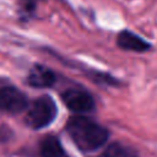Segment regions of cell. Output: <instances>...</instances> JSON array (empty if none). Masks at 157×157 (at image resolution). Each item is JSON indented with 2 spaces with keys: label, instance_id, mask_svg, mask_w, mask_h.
I'll list each match as a JSON object with an SVG mask.
<instances>
[{
  "label": "cell",
  "instance_id": "obj_8",
  "mask_svg": "<svg viewBox=\"0 0 157 157\" xmlns=\"http://www.w3.org/2000/svg\"><path fill=\"white\" fill-rule=\"evenodd\" d=\"M101 157H128V155H126L125 148L120 144L114 142V144H110L104 150Z\"/></svg>",
  "mask_w": 157,
  "mask_h": 157
},
{
  "label": "cell",
  "instance_id": "obj_7",
  "mask_svg": "<svg viewBox=\"0 0 157 157\" xmlns=\"http://www.w3.org/2000/svg\"><path fill=\"white\" fill-rule=\"evenodd\" d=\"M39 151L42 157H64L65 156L63 146L55 136H47L40 142Z\"/></svg>",
  "mask_w": 157,
  "mask_h": 157
},
{
  "label": "cell",
  "instance_id": "obj_6",
  "mask_svg": "<svg viewBox=\"0 0 157 157\" xmlns=\"http://www.w3.org/2000/svg\"><path fill=\"white\" fill-rule=\"evenodd\" d=\"M55 74L48 69L47 66L43 65H36L33 66V69L29 71L28 75V83L33 87H38V88H44V87H50L54 85L55 82Z\"/></svg>",
  "mask_w": 157,
  "mask_h": 157
},
{
  "label": "cell",
  "instance_id": "obj_2",
  "mask_svg": "<svg viewBox=\"0 0 157 157\" xmlns=\"http://www.w3.org/2000/svg\"><path fill=\"white\" fill-rule=\"evenodd\" d=\"M56 117L55 102L49 96L37 98L26 115V124L32 129H42L48 126Z\"/></svg>",
  "mask_w": 157,
  "mask_h": 157
},
{
  "label": "cell",
  "instance_id": "obj_5",
  "mask_svg": "<svg viewBox=\"0 0 157 157\" xmlns=\"http://www.w3.org/2000/svg\"><path fill=\"white\" fill-rule=\"evenodd\" d=\"M117 45L124 50H131V52H139V53L147 52L151 47L141 37H139L137 34L128 29L121 31L117 36Z\"/></svg>",
  "mask_w": 157,
  "mask_h": 157
},
{
  "label": "cell",
  "instance_id": "obj_1",
  "mask_svg": "<svg viewBox=\"0 0 157 157\" xmlns=\"http://www.w3.org/2000/svg\"><path fill=\"white\" fill-rule=\"evenodd\" d=\"M66 130L82 152L98 150L109 137V132L104 126L81 115L71 117L66 123Z\"/></svg>",
  "mask_w": 157,
  "mask_h": 157
},
{
  "label": "cell",
  "instance_id": "obj_3",
  "mask_svg": "<svg viewBox=\"0 0 157 157\" xmlns=\"http://www.w3.org/2000/svg\"><path fill=\"white\" fill-rule=\"evenodd\" d=\"M61 98L65 105L75 113H87L94 108L93 97L83 90L69 88L61 94Z\"/></svg>",
  "mask_w": 157,
  "mask_h": 157
},
{
  "label": "cell",
  "instance_id": "obj_4",
  "mask_svg": "<svg viewBox=\"0 0 157 157\" xmlns=\"http://www.w3.org/2000/svg\"><path fill=\"white\" fill-rule=\"evenodd\" d=\"M27 108V97L16 87L0 88V109L9 113H20Z\"/></svg>",
  "mask_w": 157,
  "mask_h": 157
}]
</instances>
